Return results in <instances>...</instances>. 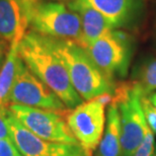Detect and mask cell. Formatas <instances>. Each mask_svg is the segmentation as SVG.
<instances>
[{
  "mask_svg": "<svg viewBox=\"0 0 156 156\" xmlns=\"http://www.w3.org/2000/svg\"><path fill=\"white\" fill-rule=\"evenodd\" d=\"M18 53L32 72L58 95L66 108H74L82 102L71 83L67 69L47 37L33 30L27 33L20 43Z\"/></svg>",
  "mask_w": 156,
  "mask_h": 156,
  "instance_id": "cell-1",
  "label": "cell"
},
{
  "mask_svg": "<svg viewBox=\"0 0 156 156\" xmlns=\"http://www.w3.org/2000/svg\"><path fill=\"white\" fill-rule=\"evenodd\" d=\"M47 38L63 62L71 83L81 98L90 101L105 93L113 94L116 86L114 80L96 66L83 47L73 41Z\"/></svg>",
  "mask_w": 156,
  "mask_h": 156,
  "instance_id": "cell-2",
  "label": "cell"
},
{
  "mask_svg": "<svg viewBox=\"0 0 156 156\" xmlns=\"http://www.w3.org/2000/svg\"><path fill=\"white\" fill-rule=\"evenodd\" d=\"M29 27L45 37L82 42L79 15L62 2L29 0Z\"/></svg>",
  "mask_w": 156,
  "mask_h": 156,
  "instance_id": "cell-3",
  "label": "cell"
},
{
  "mask_svg": "<svg viewBox=\"0 0 156 156\" xmlns=\"http://www.w3.org/2000/svg\"><path fill=\"white\" fill-rule=\"evenodd\" d=\"M142 96L135 81L121 82L115 86L110 105L118 107L120 113L122 156H133L149 128L141 105Z\"/></svg>",
  "mask_w": 156,
  "mask_h": 156,
  "instance_id": "cell-4",
  "label": "cell"
},
{
  "mask_svg": "<svg viewBox=\"0 0 156 156\" xmlns=\"http://www.w3.org/2000/svg\"><path fill=\"white\" fill-rule=\"evenodd\" d=\"M105 105L98 98L81 102L68 112L66 122L85 156H92L102 138Z\"/></svg>",
  "mask_w": 156,
  "mask_h": 156,
  "instance_id": "cell-5",
  "label": "cell"
},
{
  "mask_svg": "<svg viewBox=\"0 0 156 156\" xmlns=\"http://www.w3.org/2000/svg\"><path fill=\"white\" fill-rule=\"evenodd\" d=\"M84 49L110 79L127 74L131 58V40L127 34L114 30Z\"/></svg>",
  "mask_w": 156,
  "mask_h": 156,
  "instance_id": "cell-6",
  "label": "cell"
},
{
  "mask_svg": "<svg viewBox=\"0 0 156 156\" xmlns=\"http://www.w3.org/2000/svg\"><path fill=\"white\" fill-rule=\"evenodd\" d=\"M8 110L20 124L40 138L52 142L79 145L66 120L59 112L15 104L9 105Z\"/></svg>",
  "mask_w": 156,
  "mask_h": 156,
  "instance_id": "cell-7",
  "label": "cell"
},
{
  "mask_svg": "<svg viewBox=\"0 0 156 156\" xmlns=\"http://www.w3.org/2000/svg\"><path fill=\"white\" fill-rule=\"evenodd\" d=\"M21 105L44 110L64 112L66 105L20 59L12 85L9 105Z\"/></svg>",
  "mask_w": 156,
  "mask_h": 156,
  "instance_id": "cell-8",
  "label": "cell"
},
{
  "mask_svg": "<svg viewBox=\"0 0 156 156\" xmlns=\"http://www.w3.org/2000/svg\"><path fill=\"white\" fill-rule=\"evenodd\" d=\"M7 124L12 142L23 156H78L83 154L79 145L52 142L40 138L20 124L9 110Z\"/></svg>",
  "mask_w": 156,
  "mask_h": 156,
  "instance_id": "cell-9",
  "label": "cell"
},
{
  "mask_svg": "<svg viewBox=\"0 0 156 156\" xmlns=\"http://www.w3.org/2000/svg\"><path fill=\"white\" fill-rule=\"evenodd\" d=\"M29 27V0H0V38L23 40Z\"/></svg>",
  "mask_w": 156,
  "mask_h": 156,
  "instance_id": "cell-10",
  "label": "cell"
},
{
  "mask_svg": "<svg viewBox=\"0 0 156 156\" xmlns=\"http://www.w3.org/2000/svg\"><path fill=\"white\" fill-rule=\"evenodd\" d=\"M68 6L77 12L80 17L82 27V42L80 46L83 48L116 30L114 24L104 14L82 0H73L68 3Z\"/></svg>",
  "mask_w": 156,
  "mask_h": 156,
  "instance_id": "cell-11",
  "label": "cell"
},
{
  "mask_svg": "<svg viewBox=\"0 0 156 156\" xmlns=\"http://www.w3.org/2000/svg\"><path fill=\"white\" fill-rule=\"evenodd\" d=\"M102 13L114 27L127 24L135 11V0H82Z\"/></svg>",
  "mask_w": 156,
  "mask_h": 156,
  "instance_id": "cell-12",
  "label": "cell"
},
{
  "mask_svg": "<svg viewBox=\"0 0 156 156\" xmlns=\"http://www.w3.org/2000/svg\"><path fill=\"white\" fill-rule=\"evenodd\" d=\"M95 156H122L121 118L116 105H110L102 138Z\"/></svg>",
  "mask_w": 156,
  "mask_h": 156,
  "instance_id": "cell-13",
  "label": "cell"
},
{
  "mask_svg": "<svg viewBox=\"0 0 156 156\" xmlns=\"http://www.w3.org/2000/svg\"><path fill=\"white\" fill-rule=\"evenodd\" d=\"M20 41V39H15L10 43L9 51L0 69V107H7L9 105V95L21 59L18 53Z\"/></svg>",
  "mask_w": 156,
  "mask_h": 156,
  "instance_id": "cell-14",
  "label": "cell"
},
{
  "mask_svg": "<svg viewBox=\"0 0 156 156\" xmlns=\"http://www.w3.org/2000/svg\"><path fill=\"white\" fill-rule=\"evenodd\" d=\"M135 82L143 95L147 96L156 89V60L149 61L143 65L138 73V80Z\"/></svg>",
  "mask_w": 156,
  "mask_h": 156,
  "instance_id": "cell-15",
  "label": "cell"
},
{
  "mask_svg": "<svg viewBox=\"0 0 156 156\" xmlns=\"http://www.w3.org/2000/svg\"><path fill=\"white\" fill-rule=\"evenodd\" d=\"M154 150H155V142H154L153 131L149 127L147 131H146L142 143L137 148V150L133 154V156H151L153 154Z\"/></svg>",
  "mask_w": 156,
  "mask_h": 156,
  "instance_id": "cell-16",
  "label": "cell"
},
{
  "mask_svg": "<svg viewBox=\"0 0 156 156\" xmlns=\"http://www.w3.org/2000/svg\"><path fill=\"white\" fill-rule=\"evenodd\" d=\"M141 105L148 126L156 134V108L146 95H143L141 98Z\"/></svg>",
  "mask_w": 156,
  "mask_h": 156,
  "instance_id": "cell-17",
  "label": "cell"
},
{
  "mask_svg": "<svg viewBox=\"0 0 156 156\" xmlns=\"http://www.w3.org/2000/svg\"><path fill=\"white\" fill-rule=\"evenodd\" d=\"M7 112L8 108L0 107V140H11L7 124Z\"/></svg>",
  "mask_w": 156,
  "mask_h": 156,
  "instance_id": "cell-18",
  "label": "cell"
},
{
  "mask_svg": "<svg viewBox=\"0 0 156 156\" xmlns=\"http://www.w3.org/2000/svg\"><path fill=\"white\" fill-rule=\"evenodd\" d=\"M0 156H23L12 140H0Z\"/></svg>",
  "mask_w": 156,
  "mask_h": 156,
  "instance_id": "cell-19",
  "label": "cell"
},
{
  "mask_svg": "<svg viewBox=\"0 0 156 156\" xmlns=\"http://www.w3.org/2000/svg\"><path fill=\"white\" fill-rule=\"evenodd\" d=\"M147 98H148L149 101H150L151 104L153 105L154 107H156V92L151 93L150 95H147Z\"/></svg>",
  "mask_w": 156,
  "mask_h": 156,
  "instance_id": "cell-20",
  "label": "cell"
},
{
  "mask_svg": "<svg viewBox=\"0 0 156 156\" xmlns=\"http://www.w3.org/2000/svg\"><path fill=\"white\" fill-rule=\"evenodd\" d=\"M48 1H53V2H62V3L67 2V3H69V2H71V1H73V0H48Z\"/></svg>",
  "mask_w": 156,
  "mask_h": 156,
  "instance_id": "cell-21",
  "label": "cell"
},
{
  "mask_svg": "<svg viewBox=\"0 0 156 156\" xmlns=\"http://www.w3.org/2000/svg\"><path fill=\"white\" fill-rule=\"evenodd\" d=\"M2 54H3V50H2L1 44H0V63H1V61H2Z\"/></svg>",
  "mask_w": 156,
  "mask_h": 156,
  "instance_id": "cell-22",
  "label": "cell"
},
{
  "mask_svg": "<svg viewBox=\"0 0 156 156\" xmlns=\"http://www.w3.org/2000/svg\"><path fill=\"white\" fill-rule=\"evenodd\" d=\"M151 156H156V153H155V150H154V152H153V154H152Z\"/></svg>",
  "mask_w": 156,
  "mask_h": 156,
  "instance_id": "cell-23",
  "label": "cell"
},
{
  "mask_svg": "<svg viewBox=\"0 0 156 156\" xmlns=\"http://www.w3.org/2000/svg\"><path fill=\"white\" fill-rule=\"evenodd\" d=\"M78 156H85V155H84V153H83V154H80V155H78Z\"/></svg>",
  "mask_w": 156,
  "mask_h": 156,
  "instance_id": "cell-24",
  "label": "cell"
},
{
  "mask_svg": "<svg viewBox=\"0 0 156 156\" xmlns=\"http://www.w3.org/2000/svg\"><path fill=\"white\" fill-rule=\"evenodd\" d=\"M155 153H156V147H155Z\"/></svg>",
  "mask_w": 156,
  "mask_h": 156,
  "instance_id": "cell-25",
  "label": "cell"
}]
</instances>
